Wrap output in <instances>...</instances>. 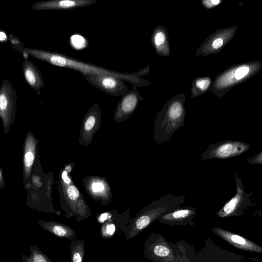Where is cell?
<instances>
[{
	"label": "cell",
	"mask_w": 262,
	"mask_h": 262,
	"mask_svg": "<svg viewBox=\"0 0 262 262\" xmlns=\"http://www.w3.org/2000/svg\"><path fill=\"white\" fill-rule=\"evenodd\" d=\"M26 53L38 60L43 61L53 66L70 69L85 75H108L118 77L133 85L140 87L145 84V80L137 76L136 72L123 73L112 71L100 66L78 60L63 54L36 49L22 47L18 51Z\"/></svg>",
	"instance_id": "obj_1"
},
{
	"label": "cell",
	"mask_w": 262,
	"mask_h": 262,
	"mask_svg": "<svg viewBox=\"0 0 262 262\" xmlns=\"http://www.w3.org/2000/svg\"><path fill=\"white\" fill-rule=\"evenodd\" d=\"M185 200L184 195L167 193L143 207L123 230L126 241L134 238L164 214L180 207Z\"/></svg>",
	"instance_id": "obj_2"
},
{
	"label": "cell",
	"mask_w": 262,
	"mask_h": 262,
	"mask_svg": "<svg viewBox=\"0 0 262 262\" xmlns=\"http://www.w3.org/2000/svg\"><path fill=\"white\" fill-rule=\"evenodd\" d=\"M74 162L64 165L60 173L59 190L61 207L67 218L75 216L78 222L91 215L90 208L81 192L74 183L70 174Z\"/></svg>",
	"instance_id": "obj_3"
},
{
	"label": "cell",
	"mask_w": 262,
	"mask_h": 262,
	"mask_svg": "<svg viewBox=\"0 0 262 262\" xmlns=\"http://www.w3.org/2000/svg\"><path fill=\"white\" fill-rule=\"evenodd\" d=\"M184 109L179 101L171 104L165 113L159 114L155 122L153 134L157 144L169 141L174 132L184 125Z\"/></svg>",
	"instance_id": "obj_4"
},
{
	"label": "cell",
	"mask_w": 262,
	"mask_h": 262,
	"mask_svg": "<svg viewBox=\"0 0 262 262\" xmlns=\"http://www.w3.org/2000/svg\"><path fill=\"white\" fill-rule=\"evenodd\" d=\"M130 217L129 209L119 213L116 210L102 212L97 216L100 225V235L104 239H110L123 232Z\"/></svg>",
	"instance_id": "obj_5"
},
{
	"label": "cell",
	"mask_w": 262,
	"mask_h": 262,
	"mask_svg": "<svg viewBox=\"0 0 262 262\" xmlns=\"http://www.w3.org/2000/svg\"><path fill=\"white\" fill-rule=\"evenodd\" d=\"M234 177L236 183L235 194L216 213L220 217L240 215L247 207L256 204L253 202V199L251 198L252 193L245 191L242 180L236 172H234Z\"/></svg>",
	"instance_id": "obj_6"
},
{
	"label": "cell",
	"mask_w": 262,
	"mask_h": 262,
	"mask_svg": "<svg viewBox=\"0 0 262 262\" xmlns=\"http://www.w3.org/2000/svg\"><path fill=\"white\" fill-rule=\"evenodd\" d=\"M250 145L239 141L225 140L208 145L201 156V160L225 159L239 156L247 151Z\"/></svg>",
	"instance_id": "obj_7"
},
{
	"label": "cell",
	"mask_w": 262,
	"mask_h": 262,
	"mask_svg": "<svg viewBox=\"0 0 262 262\" xmlns=\"http://www.w3.org/2000/svg\"><path fill=\"white\" fill-rule=\"evenodd\" d=\"M144 255L156 262H176L172 249L160 235L152 233L145 241Z\"/></svg>",
	"instance_id": "obj_8"
},
{
	"label": "cell",
	"mask_w": 262,
	"mask_h": 262,
	"mask_svg": "<svg viewBox=\"0 0 262 262\" xmlns=\"http://www.w3.org/2000/svg\"><path fill=\"white\" fill-rule=\"evenodd\" d=\"M83 76L89 83L106 95L121 96L128 91L125 81L118 77L101 75H85Z\"/></svg>",
	"instance_id": "obj_9"
},
{
	"label": "cell",
	"mask_w": 262,
	"mask_h": 262,
	"mask_svg": "<svg viewBox=\"0 0 262 262\" xmlns=\"http://www.w3.org/2000/svg\"><path fill=\"white\" fill-rule=\"evenodd\" d=\"M84 188L94 201H100L101 204H108L113 197L111 186L104 177L88 176L83 178Z\"/></svg>",
	"instance_id": "obj_10"
},
{
	"label": "cell",
	"mask_w": 262,
	"mask_h": 262,
	"mask_svg": "<svg viewBox=\"0 0 262 262\" xmlns=\"http://www.w3.org/2000/svg\"><path fill=\"white\" fill-rule=\"evenodd\" d=\"M102 114L98 104L95 103L85 114L81 124L78 139L81 145H89L101 124Z\"/></svg>",
	"instance_id": "obj_11"
},
{
	"label": "cell",
	"mask_w": 262,
	"mask_h": 262,
	"mask_svg": "<svg viewBox=\"0 0 262 262\" xmlns=\"http://www.w3.org/2000/svg\"><path fill=\"white\" fill-rule=\"evenodd\" d=\"M142 99L137 86L133 85L131 90L121 96L115 111L114 120L118 123L127 120L133 114Z\"/></svg>",
	"instance_id": "obj_12"
},
{
	"label": "cell",
	"mask_w": 262,
	"mask_h": 262,
	"mask_svg": "<svg viewBox=\"0 0 262 262\" xmlns=\"http://www.w3.org/2000/svg\"><path fill=\"white\" fill-rule=\"evenodd\" d=\"M97 0H50L39 1L33 3V10H70L94 5Z\"/></svg>",
	"instance_id": "obj_13"
},
{
	"label": "cell",
	"mask_w": 262,
	"mask_h": 262,
	"mask_svg": "<svg viewBox=\"0 0 262 262\" xmlns=\"http://www.w3.org/2000/svg\"><path fill=\"white\" fill-rule=\"evenodd\" d=\"M212 231L214 234H217L238 249L259 253H262V248L260 246L238 234L219 227L212 228Z\"/></svg>",
	"instance_id": "obj_14"
},
{
	"label": "cell",
	"mask_w": 262,
	"mask_h": 262,
	"mask_svg": "<svg viewBox=\"0 0 262 262\" xmlns=\"http://www.w3.org/2000/svg\"><path fill=\"white\" fill-rule=\"evenodd\" d=\"M17 93L11 83L3 80L0 87V114L3 117L13 113L17 99Z\"/></svg>",
	"instance_id": "obj_15"
},
{
	"label": "cell",
	"mask_w": 262,
	"mask_h": 262,
	"mask_svg": "<svg viewBox=\"0 0 262 262\" xmlns=\"http://www.w3.org/2000/svg\"><path fill=\"white\" fill-rule=\"evenodd\" d=\"M196 213V209L190 206L179 207L164 214L158 220L160 222L168 225L184 224L191 222Z\"/></svg>",
	"instance_id": "obj_16"
},
{
	"label": "cell",
	"mask_w": 262,
	"mask_h": 262,
	"mask_svg": "<svg viewBox=\"0 0 262 262\" xmlns=\"http://www.w3.org/2000/svg\"><path fill=\"white\" fill-rule=\"evenodd\" d=\"M22 71L28 84L38 95H40V90L45 85L40 71L32 61L28 59L23 61Z\"/></svg>",
	"instance_id": "obj_17"
},
{
	"label": "cell",
	"mask_w": 262,
	"mask_h": 262,
	"mask_svg": "<svg viewBox=\"0 0 262 262\" xmlns=\"http://www.w3.org/2000/svg\"><path fill=\"white\" fill-rule=\"evenodd\" d=\"M38 223L44 230L56 236L71 241L75 238L76 233L75 230L64 224L54 221H39Z\"/></svg>",
	"instance_id": "obj_18"
},
{
	"label": "cell",
	"mask_w": 262,
	"mask_h": 262,
	"mask_svg": "<svg viewBox=\"0 0 262 262\" xmlns=\"http://www.w3.org/2000/svg\"><path fill=\"white\" fill-rule=\"evenodd\" d=\"M71 262H82L85 253V242L81 238L73 239L70 246Z\"/></svg>",
	"instance_id": "obj_19"
},
{
	"label": "cell",
	"mask_w": 262,
	"mask_h": 262,
	"mask_svg": "<svg viewBox=\"0 0 262 262\" xmlns=\"http://www.w3.org/2000/svg\"><path fill=\"white\" fill-rule=\"evenodd\" d=\"M30 255H21L23 262H53L36 245H32L29 248Z\"/></svg>",
	"instance_id": "obj_20"
},
{
	"label": "cell",
	"mask_w": 262,
	"mask_h": 262,
	"mask_svg": "<svg viewBox=\"0 0 262 262\" xmlns=\"http://www.w3.org/2000/svg\"><path fill=\"white\" fill-rule=\"evenodd\" d=\"M33 149L27 145L24 159V163L27 167H30L33 163L34 155Z\"/></svg>",
	"instance_id": "obj_21"
},
{
	"label": "cell",
	"mask_w": 262,
	"mask_h": 262,
	"mask_svg": "<svg viewBox=\"0 0 262 262\" xmlns=\"http://www.w3.org/2000/svg\"><path fill=\"white\" fill-rule=\"evenodd\" d=\"M247 162L252 164H262V150L251 158L247 159Z\"/></svg>",
	"instance_id": "obj_22"
},
{
	"label": "cell",
	"mask_w": 262,
	"mask_h": 262,
	"mask_svg": "<svg viewBox=\"0 0 262 262\" xmlns=\"http://www.w3.org/2000/svg\"><path fill=\"white\" fill-rule=\"evenodd\" d=\"M249 68L247 67H241L237 69L235 72V77L237 79H240L244 77L249 72Z\"/></svg>",
	"instance_id": "obj_23"
},
{
	"label": "cell",
	"mask_w": 262,
	"mask_h": 262,
	"mask_svg": "<svg viewBox=\"0 0 262 262\" xmlns=\"http://www.w3.org/2000/svg\"><path fill=\"white\" fill-rule=\"evenodd\" d=\"M165 34L162 32H158L154 36V42L155 45L159 46L165 41Z\"/></svg>",
	"instance_id": "obj_24"
},
{
	"label": "cell",
	"mask_w": 262,
	"mask_h": 262,
	"mask_svg": "<svg viewBox=\"0 0 262 262\" xmlns=\"http://www.w3.org/2000/svg\"><path fill=\"white\" fill-rule=\"evenodd\" d=\"M210 81L207 79L199 80L196 83L198 87L203 91L205 90L208 87Z\"/></svg>",
	"instance_id": "obj_25"
},
{
	"label": "cell",
	"mask_w": 262,
	"mask_h": 262,
	"mask_svg": "<svg viewBox=\"0 0 262 262\" xmlns=\"http://www.w3.org/2000/svg\"><path fill=\"white\" fill-rule=\"evenodd\" d=\"M8 37L12 47L21 46V42L17 37L12 34H10Z\"/></svg>",
	"instance_id": "obj_26"
},
{
	"label": "cell",
	"mask_w": 262,
	"mask_h": 262,
	"mask_svg": "<svg viewBox=\"0 0 262 262\" xmlns=\"http://www.w3.org/2000/svg\"><path fill=\"white\" fill-rule=\"evenodd\" d=\"M223 43V39L221 38H217L214 40L212 43V47L214 49H217L220 48Z\"/></svg>",
	"instance_id": "obj_27"
},
{
	"label": "cell",
	"mask_w": 262,
	"mask_h": 262,
	"mask_svg": "<svg viewBox=\"0 0 262 262\" xmlns=\"http://www.w3.org/2000/svg\"><path fill=\"white\" fill-rule=\"evenodd\" d=\"M8 38L6 33L4 31L0 30V42H5Z\"/></svg>",
	"instance_id": "obj_28"
},
{
	"label": "cell",
	"mask_w": 262,
	"mask_h": 262,
	"mask_svg": "<svg viewBox=\"0 0 262 262\" xmlns=\"http://www.w3.org/2000/svg\"><path fill=\"white\" fill-rule=\"evenodd\" d=\"M212 3L213 4L216 5V4H217L220 2V1H219L213 0V1H212Z\"/></svg>",
	"instance_id": "obj_29"
},
{
	"label": "cell",
	"mask_w": 262,
	"mask_h": 262,
	"mask_svg": "<svg viewBox=\"0 0 262 262\" xmlns=\"http://www.w3.org/2000/svg\"><path fill=\"white\" fill-rule=\"evenodd\" d=\"M1 172H0V178H1Z\"/></svg>",
	"instance_id": "obj_30"
}]
</instances>
